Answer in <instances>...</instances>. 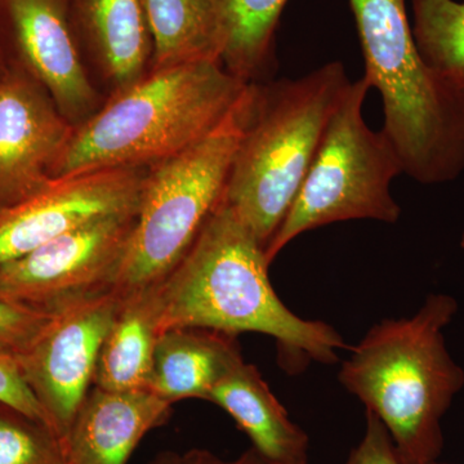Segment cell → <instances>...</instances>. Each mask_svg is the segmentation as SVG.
Wrapping results in <instances>:
<instances>
[{"instance_id":"5bb4252c","label":"cell","mask_w":464,"mask_h":464,"mask_svg":"<svg viewBox=\"0 0 464 464\" xmlns=\"http://www.w3.org/2000/svg\"><path fill=\"white\" fill-rule=\"evenodd\" d=\"M69 16L79 47L90 50L116 91L148 74L152 42L141 0H69Z\"/></svg>"},{"instance_id":"484cf974","label":"cell","mask_w":464,"mask_h":464,"mask_svg":"<svg viewBox=\"0 0 464 464\" xmlns=\"http://www.w3.org/2000/svg\"><path fill=\"white\" fill-rule=\"evenodd\" d=\"M151 464H191L188 462L185 454L181 456L179 453H172V451H166V453L159 454Z\"/></svg>"},{"instance_id":"2e32d148","label":"cell","mask_w":464,"mask_h":464,"mask_svg":"<svg viewBox=\"0 0 464 464\" xmlns=\"http://www.w3.org/2000/svg\"><path fill=\"white\" fill-rule=\"evenodd\" d=\"M231 415L262 456L282 464L308 462L307 433L290 420L255 365L241 362L208 396Z\"/></svg>"},{"instance_id":"6da1fadb","label":"cell","mask_w":464,"mask_h":464,"mask_svg":"<svg viewBox=\"0 0 464 464\" xmlns=\"http://www.w3.org/2000/svg\"><path fill=\"white\" fill-rule=\"evenodd\" d=\"M268 266L265 246L222 200L179 265L157 284L160 333L182 326L262 333L286 357L334 364L337 351L346 347L340 333L295 315L275 293Z\"/></svg>"},{"instance_id":"7a4b0ae2","label":"cell","mask_w":464,"mask_h":464,"mask_svg":"<svg viewBox=\"0 0 464 464\" xmlns=\"http://www.w3.org/2000/svg\"><path fill=\"white\" fill-rule=\"evenodd\" d=\"M248 88L219 60L151 70L76 125L51 177L152 167L212 133Z\"/></svg>"},{"instance_id":"8fae6325","label":"cell","mask_w":464,"mask_h":464,"mask_svg":"<svg viewBox=\"0 0 464 464\" xmlns=\"http://www.w3.org/2000/svg\"><path fill=\"white\" fill-rule=\"evenodd\" d=\"M0 50L74 127L99 110L69 16V0H0Z\"/></svg>"},{"instance_id":"d4e9b609","label":"cell","mask_w":464,"mask_h":464,"mask_svg":"<svg viewBox=\"0 0 464 464\" xmlns=\"http://www.w3.org/2000/svg\"><path fill=\"white\" fill-rule=\"evenodd\" d=\"M188 462L191 464H282L274 462L258 453L255 448H250L243 456L235 460H224L221 458L216 457L210 451L203 450V449H194L185 454ZM310 464V463H302Z\"/></svg>"},{"instance_id":"9a60e30c","label":"cell","mask_w":464,"mask_h":464,"mask_svg":"<svg viewBox=\"0 0 464 464\" xmlns=\"http://www.w3.org/2000/svg\"><path fill=\"white\" fill-rule=\"evenodd\" d=\"M237 335L210 329H167L159 335L148 390L170 404L208 400L218 382L243 362Z\"/></svg>"},{"instance_id":"277c9868","label":"cell","mask_w":464,"mask_h":464,"mask_svg":"<svg viewBox=\"0 0 464 464\" xmlns=\"http://www.w3.org/2000/svg\"><path fill=\"white\" fill-rule=\"evenodd\" d=\"M350 84L340 61L297 79L252 83L248 116L224 203L267 248Z\"/></svg>"},{"instance_id":"4fadbf2b","label":"cell","mask_w":464,"mask_h":464,"mask_svg":"<svg viewBox=\"0 0 464 464\" xmlns=\"http://www.w3.org/2000/svg\"><path fill=\"white\" fill-rule=\"evenodd\" d=\"M172 404L149 390L92 387L66 438L69 464H127L146 433L167 422Z\"/></svg>"},{"instance_id":"ac0fdd59","label":"cell","mask_w":464,"mask_h":464,"mask_svg":"<svg viewBox=\"0 0 464 464\" xmlns=\"http://www.w3.org/2000/svg\"><path fill=\"white\" fill-rule=\"evenodd\" d=\"M151 35V69L221 61L219 0H141Z\"/></svg>"},{"instance_id":"9c48e42d","label":"cell","mask_w":464,"mask_h":464,"mask_svg":"<svg viewBox=\"0 0 464 464\" xmlns=\"http://www.w3.org/2000/svg\"><path fill=\"white\" fill-rule=\"evenodd\" d=\"M121 301V293L112 289L56 311L16 353L27 383L63 440L93 387L101 347Z\"/></svg>"},{"instance_id":"603a6c76","label":"cell","mask_w":464,"mask_h":464,"mask_svg":"<svg viewBox=\"0 0 464 464\" xmlns=\"http://www.w3.org/2000/svg\"><path fill=\"white\" fill-rule=\"evenodd\" d=\"M0 404L53 430L47 411L27 383L16 355L3 350H0Z\"/></svg>"},{"instance_id":"8992f818","label":"cell","mask_w":464,"mask_h":464,"mask_svg":"<svg viewBox=\"0 0 464 464\" xmlns=\"http://www.w3.org/2000/svg\"><path fill=\"white\" fill-rule=\"evenodd\" d=\"M250 90L249 84L239 106L212 133L148 168L116 283L121 295L166 279L224 199L248 116Z\"/></svg>"},{"instance_id":"44dd1931","label":"cell","mask_w":464,"mask_h":464,"mask_svg":"<svg viewBox=\"0 0 464 464\" xmlns=\"http://www.w3.org/2000/svg\"><path fill=\"white\" fill-rule=\"evenodd\" d=\"M0 464H69L65 444L47 424L3 405Z\"/></svg>"},{"instance_id":"5b68a950","label":"cell","mask_w":464,"mask_h":464,"mask_svg":"<svg viewBox=\"0 0 464 464\" xmlns=\"http://www.w3.org/2000/svg\"><path fill=\"white\" fill-rule=\"evenodd\" d=\"M365 60V79L383 102L382 132L402 174L422 185L464 170V114L423 63L406 0H348Z\"/></svg>"},{"instance_id":"ba28073f","label":"cell","mask_w":464,"mask_h":464,"mask_svg":"<svg viewBox=\"0 0 464 464\" xmlns=\"http://www.w3.org/2000/svg\"><path fill=\"white\" fill-rule=\"evenodd\" d=\"M136 216L97 219L0 266V297L56 313L115 289Z\"/></svg>"},{"instance_id":"7402d4cb","label":"cell","mask_w":464,"mask_h":464,"mask_svg":"<svg viewBox=\"0 0 464 464\" xmlns=\"http://www.w3.org/2000/svg\"><path fill=\"white\" fill-rule=\"evenodd\" d=\"M54 313L0 297V350L21 353L47 325Z\"/></svg>"},{"instance_id":"7c38bea8","label":"cell","mask_w":464,"mask_h":464,"mask_svg":"<svg viewBox=\"0 0 464 464\" xmlns=\"http://www.w3.org/2000/svg\"><path fill=\"white\" fill-rule=\"evenodd\" d=\"M74 128L29 72L8 63L0 79V209L51 181Z\"/></svg>"},{"instance_id":"cb8c5ba5","label":"cell","mask_w":464,"mask_h":464,"mask_svg":"<svg viewBox=\"0 0 464 464\" xmlns=\"http://www.w3.org/2000/svg\"><path fill=\"white\" fill-rule=\"evenodd\" d=\"M346 464H404L386 426L366 411V430L362 442L351 453Z\"/></svg>"},{"instance_id":"d6986e66","label":"cell","mask_w":464,"mask_h":464,"mask_svg":"<svg viewBox=\"0 0 464 464\" xmlns=\"http://www.w3.org/2000/svg\"><path fill=\"white\" fill-rule=\"evenodd\" d=\"M289 0H219L221 63L246 83H257L274 63L275 38Z\"/></svg>"},{"instance_id":"4316f807","label":"cell","mask_w":464,"mask_h":464,"mask_svg":"<svg viewBox=\"0 0 464 464\" xmlns=\"http://www.w3.org/2000/svg\"><path fill=\"white\" fill-rule=\"evenodd\" d=\"M7 69H8L7 60H5V54H3L2 50H0V79H2V76L5 74V72H7Z\"/></svg>"},{"instance_id":"e0dca14e","label":"cell","mask_w":464,"mask_h":464,"mask_svg":"<svg viewBox=\"0 0 464 464\" xmlns=\"http://www.w3.org/2000/svg\"><path fill=\"white\" fill-rule=\"evenodd\" d=\"M101 347L93 386L108 391L148 390L160 328L157 285L125 293Z\"/></svg>"},{"instance_id":"ffe728a7","label":"cell","mask_w":464,"mask_h":464,"mask_svg":"<svg viewBox=\"0 0 464 464\" xmlns=\"http://www.w3.org/2000/svg\"><path fill=\"white\" fill-rule=\"evenodd\" d=\"M411 5L420 57L464 114V3L411 0Z\"/></svg>"},{"instance_id":"52a82bcc","label":"cell","mask_w":464,"mask_h":464,"mask_svg":"<svg viewBox=\"0 0 464 464\" xmlns=\"http://www.w3.org/2000/svg\"><path fill=\"white\" fill-rule=\"evenodd\" d=\"M369 90L362 76L342 94L297 197L266 248L270 264L299 235L323 226L351 219L398 222L401 208L391 183L402 174L401 163L384 133L366 124L362 106Z\"/></svg>"},{"instance_id":"83f0119b","label":"cell","mask_w":464,"mask_h":464,"mask_svg":"<svg viewBox=\"0 0 464 464\" xmlns=\"http://www.w3.org/2000/svg\"><path fill=\"white\" fill-rule=\"evenodd\" d=\"M433 464H449V463H439V462H435Z\"/></svg>"},{"instance_id":"3957f363","label":"cell","mask_w":464,"mask_h":464,"mask_svg":"<svg viewBox=\"0 0 464 464\" xmlns=\"http://www.w3.org/2000/svg\"><path fill=\"white\" fill-rule=\"evenodd\" d=\"M457 311L456 298L429 295L415 315L374 325L342 364L341 383L380 418L404 464L441 456V420L464 386L444 337Z\"/></svg>"},{"instance_id":"30bf717a","label":"cell","mask_w":464,"mask_h":464,"mask_svg":"<svg viewBox=\"0 0 464 464\" xmlns=\"http://www.w3.org/2000/svg\"><path fill=\"white\" fill-rule=\"evenodd\" d=\"M148 168H116L52 179L32 197L0 209V266L61 235L137 213Z\"/></svg>"}]
</instances>
